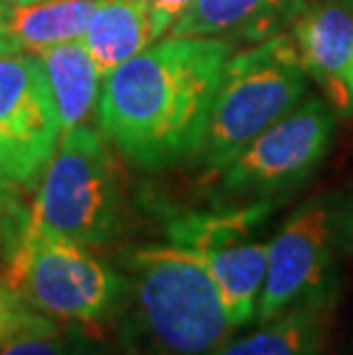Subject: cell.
I'll list each match as a JSON object with an SVG mask.
<instances>
[{"mask_svg":"<svg viewBox=\"0 0 353 355\" xmlns=\"http://www.w3.org/2000/svg\"><path fill=\"white\" fill-rule=\"evenodd\" d=\"M62 138L46 71L28 53L0 55V161L14 186L42 179Z\"/></svg>","mask_w":353,"mask_h":355,"instance_id":"cell-8","label":"cell"},{"mask_svg":"<svg viewBox=\"0 0 353 355\" xmlns=\"http://www.w3.org/2000/svg\"><path fill=\"white\" fill-rule=\"evenodd\" d=\"M337 309V284L259 323L246 337L230 339L212 355H324Z\"/></svg>","mask_w":353,"mask_h":355,"instance_id":"cell-11","label":"cell"},{"mask_svg":"<svg viewBox=\"0 0 353 355\" xmlns=\"http://www.w3.org/2000/svg\"><path fill=\"white\" fill-rule=\"evenodd\" d=\"M122 232V191L103 138L89 126L69 131L37 188L26 234H51L80 245L110 243Z\"/></svg>","mask_w":353,"mask_h":355,"instance_id":"cell-4","label":"cell"},{"mask_svg":"<svg viewBox=\"0 0 353 355\" xmlns=\"http://www.w3.org/2000/svg\"><path fill=\"white\" fill-rule=\"evenodd\" d=\"M300 62L335 112L353 110L349 73L353 64V0H312L289 28Z\"/></svg>","mask_w":353,"mask_h":355,"instance_id":"cell-9","label":"cell"},{"mask_svg":"<svg viewBox=\"0 0 353 355\" xmlns=\"http://www.w3.org/2000/svg\"><path fill=\"white\" fill-rule=\"evenodd\" d=\"M3 282L49 319L78 326L119 316L129 291L126 275L87 245L51 234H24Z\"/></svg>","mask_w":353,"mask_h":355,"instance_id":"cell-5","label":"cell"},{"mask_svg":"<svg viewBox=\"0 0 353 355\" xmlns=\"http://www.w3.org/2000/svg\"><path fill=\"white\" fill-rule=\"evenodd\" d=\"M83 44L106 78L159 40L147 0H101L83 33Z\"/></svg>","mask_w":353,"mask_h":355,"instance_id":"cell-14","label":"cell"},{"mask_svg":"<svg viewBox=\"0 0 353 355\" xmlns=\"http://www.w3.org/2000/svg\"><path fill=\"white\" fill-rule=\"evenodd\" d=\"M335 115L324 96H305L218 172V195L234 204L284 200L328 156Z\"/></svg>","mask_w":353,"mask_h":355,"instance_id":"cell-6","label":"cell"},{"mask_svg":"<svg viewBox=\"0 0 353 355\" xmlns=\"http://www.w3.org/2000/svg\"><path fill=\"white\" fill-rule=\"evenodd\" d=\"M149 10H152L156 35H165L172 28V24L189 10L195 0H147Z\"/></svg>","mask_w":353,"mask_h":355,"instance_id":"cell-20","label":"cell"},{"mask_svg":"<svg viewBox=\"0 0 353 355\" xmlns=\"http://www.w3.org/2000/svg\"><path fill=\"white\" fill-rule=\"evenodd\" d=\"M193 254L216 282L232 326L239 330L250 323L257 316L259 296L266 282L268 241L250 239L241 243L198 250Z\"/></svg>","mask_w":353,"mask_h":355,"instance_id":"cell-13","label":"cell"},{"mask_svg":"<svg viewBox=\"0 0 353 355\" xmlns=\"http://www.w3.org/2000/svg\"><path fill=\"white\" fill-rule=\"evenodd\" d=\"M312 0H195L170 28L175 37H218L230 44H255L284 33Z\"/></svg>","mask_w":353,"mask_h":355,"instance_id":"cell-10","label":"cell"},{"mask_svg":"<svg viewBox=\"0 0 353 355\" xmlns=\"http://www.w3.org/2000/svg\"><path fill=\"white\" fill-rule=\"evenodd\" d=\"M310 76L294 37L280 33L248 46L225 64L193 165L221 172L277 119L305 99Z\"/></svg>","mask_w":353,"mask_h":355,"instance_id":"cell-3","label":"cell"},{"mask_svg":"<svg viewBox=\"0 0 353 355\" xmlns=\"http://www.w3.org/2000/svg\"><path fill=\"white\" fill-rule=\"evenodd\" d=\"M277 202H255V204H232L218 211H195L182 214L168 220V239L172 245L186 250H209L241 241L255 239L275 211Z\"/></svg>","mask_w":353,"mask_h":355,"instance_id":"cell-16","label":"cell"},{"mask_svg":"<svg viewBox=\"0 0 353 355\" xmlns=\"http://www.w3.org/2000/svg\"><path fill=\"white\" fill-rule=\"evenodd\" d=\"M101 0H51L35 5H10L0 19V55L30 53L80 40Z\"/></svg>","mask_w":353,"mask_h":355,"instance_id":"cell-12","label":"cell"},{"mask_svg":"<svg viewBox=\"0 0 353 355\" xmlns=\"http://www.w3.org/2000/svg\"><path fill=\"white\" fill-rule=\"evenodd\" d=\"M344 250L353 252V195L344 204Z\"/></svg>","mask_w":353,"mask_h":355,"instance_id":"cell-21","label":"cell"},{"mask_svg":"<svg viewBox=\"0 0 353 355\" xmlns=\"http://www.w3.org/2000/svg\"><path fill=\"white\" fill-rule=\"evenodd\" d=\"M0 191H17V186H14L12 181L7 179V175H5L3 161H0Z\"/></svg>","mask_w":353,"mask_h":355,"instance_id":"cell-22","label":"cell"},{"mask_svg":"<svg viewBox=\"0 0 353 355\" xmlns=\"http://www.w3.org/2000/svg\"><path fill=\"white\" fill-rule=\"evenodd\" d=\"M349 87H351V99H353V64H351V73H349Z\"/></svg>","mask_w":353,"mask_h":355,"instance_id":"cell-25","label":"cell"},{"mask_svg":"<svg viewBox=\"0 0 353 355\" xmlns=\"http://www.w3.org/2000/svg\"><path fill=\"white\" fill-rule=\"evenodd\" d=\"M30 211L21 204L17 191H0V259L10 263L24 239Z\"/></svg>","mask_w":353,"mask_h":355,"instance_id":"cell-19","label":"cell"},{"mask_svg":"<svg viewBox=\"0 0 353 355\" xmlns=\"http://www.w3.org/2000/svg\"><path fill=\"white\" fill-rule=\"evenodd\" d=\"M129 291L124 342L140 355H212L232 326L212 275L179 245H145L124 254Z\"/></svg>","mask_w":353,"mask_h":355,"instance_id":"cell-2","label":"cell"},{"mask_svg":"<svg viewBox=\"0 0 353 355\" xmlns=\"http://www.w3.org/2000/svg\"><path fill=\"white\" fill-rule=\"evenodd\" d=\"M234 44L218 37L161 40L103 80L101 135L142 170L191 161Z\"/></svg>","mask_w":353,"mask_h":355,"instance_id":"cell-1","label":"cell"},{"mask_svg":"<svg viewBox=\"0 0 353 355\" xmlns=\"http://www.w3.org/2000/svg\"><path fill=\"white\" fill-rule=\"evenodd\" d=\"M60 328L53 319L26 303L12 286L0 282V346L30 332H49Z\"/></svg>","mask_w":353,"mask_h":355,"instance_id":"cell-18","label":"cell"},{"mask_svg":"<svg viewBox=\"0 0 353 355\" xmlns=\"http://www.w3.org/2000/svg\"><path fill=\"white\" fill-rule=\"evenodd\" d=\"M46 71L62 138L85 124L101 94V71L89 58L83 40L55 44L37 53Z\"/></svg>","mask_w":353,"mask_h":355,"instance_id":"cell-15","label":"cell"},{"mask_svg":"<svg viewBox=\"0 0 353 355\" xmlns=\"http://www.w3.org/2000/svg\"><path fill=\"white\" fill-rule=\"evenodd\" d=\"M0 355H96V349L80 332H64L62 328H55L12 339L0 346Z\"/></svg>","mask_w":353,"mask_h":355,"instance_id":"cell-17","label":"cell"},{"mask_svg":"<svg viewBox=\"0 0 353 355\" xmlns=\"http://www.w3.org/2000/svg\"><path fill=\"white\" fill-rule=\"evenodd\" d=\"M7 10H10V0H0V19L5 17Z\"/></svg>","mask_w":353,"mask_h":355,"instance_id":"cell-24","label":"cell"},{"mask_svg":"<svg viewBox=\"0 0 353 355\" xmlns=\"http://www.w3.org/2000/svg\"><path fill=\"white\" fill-rule=\"evenodd\" d=\"M35 3H51V0H10V5H35Z\"/></svg>","mask_w":353,"mask_h":355,"instance_id":"cell-23","label":"cell"},{"mask_svg":"<svg viewBox=\"0 0 353 355\" xmlns=\"http://www.w3.org/2000/svg\"><path fill=\"white\" fill-rule=\"evenodd\" d=\"M344 204L340 193H321L298 204L268 241L266 282L257 323H266L300 300L330 289L335 261L344 250Z\"/></svg>","mask_w":353,"mask_h":355,"instance_id":"cell-7","label":"cell"}]
</instances>
